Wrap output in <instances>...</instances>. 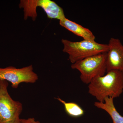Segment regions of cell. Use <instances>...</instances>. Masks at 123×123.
I'll return each instance as SVG.
<instances>
[{"mask_svg":"<svg viewBox=\"0 0 123 123\" xmlns=\"http://www.w3.org/2000/svg\"><path fill=\"white\" fill-rule=\"evenodd\" d=\"M106 73L95 78L88 85V93L100 102L107 97L118 98L123 92V73L117 70Z\"/></svg>","mask_w":123,"mask_h":123,"instance_id":"1","label":"cell"},{"mask_svg":"<svg viewBox=\"0 0 123 123\" xmlns=\"http://www.w3.org/2000/svg\"><path fill=\"white\" fill-rule=\"evenodd\" d=\"M63 51L69 55V59L72 64L100 53L107 52L108 44H101L95 41L83 40L80 42H73L62 39Z\"/></svg>","mask_w":123,"mask_h":123,"instance_id":"2","label":"cell"},{"mask_svg":"<svg viewBox=\"0 0 123 123\" xmlns=\"http://www.w3.org/2000/svg\"><path fill=\"white\" fill-rule=\"evenodd\" d=\"M107 53H100L77 61L72 64L71 68L80 72L82 82L89 85L95 78L104 76L106 73Z\"/></svg>","mask_w":123,"mask_h":123,"instance_id":"3","label":"cell"},{"mask_svg":"<svg viewBox=\"0 0 123 123\" xmlns=\"http://www.w3.org/2000/svg\"><path fill=\"white\" fill-rule=\"evenodd\" d=\"M8 82L0 80V123H22V104L13 100L8 92Z\"/></svg>","mask_w":123,"mask_h":123,"instance_id":"4","label":"cell"},{"mask_svg":"<svg viewBox=\"0 0 123 123\" xmlns=\"http://www.w3.org/2000/svg\"><path fill=\"white\" fill-rule=\"evenodd\" d=\"M38 79V77L33 70L32 65L19 68L13 66L0 68V80L9 82L12 87L15 89L21 83L34 84Z\"/></svg>","mask_w":123,"mask_h":123,"instance_id":"5","label":"cell"},{"mask_svg":"<svg viewBox=\"0 0 123 123\" xmlns=\"http://www.w3.org/2000/svg\"><path fill=\"white\" fill-rule=\"evenodd\" d=\"M24 5L29 12L36 14L37 7L42 8L48 18L61 20L65 18L63 9L55 1L51 0H25Z\"/></svg>","mask_w":123,"mask_h":123,"instance_id":"6","label":"cell"},{"mask_svg":"<svg viewBox=\"0 0 123 123\" xmlns=\"http://www.w3.org/2000/svg\"><path fill=\"white\" fill-rule=\"evenodd\" d=\"M106 60V72L117 70L123 73V45L118 39L111 38Z\"/></svg>","mask_w":123,"mask_h":123,"instance_id":"7","label":"cell"},{"mask_svg":"<svg viewBox=\"0 0 123 123\" xmlns=\"http://www.w3.org/2000/svg\"><path fill=\"white\" fill-rule=\"evenodd\" d=\"M60 25L78 36L83 38L84 40L95 41V36L89 29L81 25L65 18L60 20Z\"/></svg>","mask_w":123,"mask_h":123,"instance_id":"8","label":"cell"},{"mask_svg":"<svg viewBox=\"0 0 123 123\" xmlns=\"http://www.w3.org/2000/svg\"><path fill=\"white\" fill-rule=\"evenodd\" d=\"M94 105L107 112L112 119V122L110 123H123V116L117 110L114 104V98L107 97L104 102H95Z\"/></svg>","mask_w":123,"mask_h":123,"instance_id":"9","label":"cell"},{"mask_svg":"<svg viewBox=\"0 0 123 123\" xmlns=\"http://www.w3.org/2000/svg\"><path fill=\"white\" fill-rule=\"evenodd\" d=\"M55 99L64 105L65 112L71 117L78 118L85 114V111L78 104L72 102H67L59 97L55 98Z\"/></svg>","mask_w":123,"mask_h":123,"instance_id":"10","label":"cell"},{"mask_svg":"<svg viewBox=\"0 0 123 123\" xmlns=\"http://www.w3.org/2000/svg\"><path fill=\"white\" fill-rule=\"evenodd\" d=\"M22 123H40L39 121H36L34 118H30L27 119H21Z\"/></svg>","mask_w":123,"mask_h":123,"instance_id":"11","label":"cell"},{"mask_svg":"<svg viewBox=\"0 0 123 123\" xmlns=\"http://www.w3.org/2000/svg\"></svg>","mask_w":123,"mask_h":123,"instance_id":"12","label":"cell"}]
</instances>
